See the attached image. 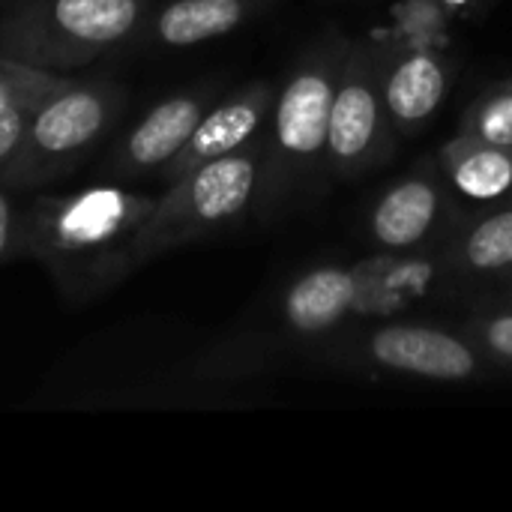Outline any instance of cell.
Returning <instances> with one entry per match:
<instances>
[{"instance_id":"3957f363","label":"cell","mask_w":512,"mask_h":512,"mask_svg":"<svg viewBox=\"0 0 512 512\" xmlns=\"http://www.w3.org/2000/svg\"><path fill=\"white\" fill-rule=\"evenodd\" d=\"M309 357L315 366L345 375L417 378L435 384H474L501 372L459 324L444 327L426 321H351L312 345Z\"/></svg>"},{"instance_id":"6da1fadb","label":"cell","mask_w":512,"mask_h":512,"mask_svg":"<svg viewBox=\"0 0 512 512\" xmlns=\"http://www.w3.org/2000/svg\"><path fill=\"white\" fill-rule=\"evenodd\" d=\"M156 204L159 195L120 186L39 195L21 216V255L45 267L66 303H90L138 267V234Z\"/></svg>"},{"instance_id":"7a4b0ae2","label":"cell","mask_w":512,"mask_h":512,"mask_svg":"<svg viewBox=\"0 0 512 512\" xmlns=\"http://www.w3.org/2000/svg\"><path fill=\"white\" fill-rule=\"evenodd\" d=\"M345 36L330 33L312 42L279 84L276 105L264 126V165L258 183L255 216L276 219L306 186L327 171V129L336 72Z\"/></svg>"},{"instance_id":"8fae6325","label":"cell","mask_w":512,"mask_h":512,"mask_svg":"<svg viewBox=\"0 0 512 512\" xmlns=\"http://www.w3.org/2000/svg\"><path fill=\"white\" fill-rule=\"evenodd\" d=\"M213 105V87H189L162 102H156L132 132L117 144L108 159V171L117 177H159V171L183 150L207 108Z\"/></svg>"},{"instance_id":"7c38bea8","label":"cell","mask_w":512,"mask_h":512,"mask_svg":"<svg viewBox=\"0 0 512 512\" xmlns=\"http://www.w3.org/2000/svg\"><path fill=\"white\" fill-rule=\"evenodd\" d=\"M453 66L441 51L405 48L381 54V93L396 135L414 138L426 132L432 117L447 102Z\"/></svg>"},{"instance_id":"44dd1931","label":"cell","mask_w":512,"mask_h":512,"mask_svg":"<svg viewBox=\"0 0 512 512\" xmlns=\"http://www.w3.org/2000/svg\"><path fill=\"white\" fill-rule=\"evenodd\" d=\"M474 309H512V267L474 288Z\"/></svg>"},{"instance_id":"9c48e42d","label":"cell","mask_w":512,"mask_h":512,"mask_svg":"<svg viewBox=\"0 0 512 512\" xmlns=\"http://www.w3.org/2000/svg\"><path fill=\"white\" fill-rule=\"evenodd\" d=\"M369 288V276L363 267L351 264H318L297 273L276 297V324L288 345H318L336 330L348 327L363 294Z\"/></svg>"},{"instance_id":"277c9868","label":"cell","mask_w":512,"mask_h":512,"mask_svg":"<svg viewBox=\"0 0 512 512\" xmlns=\"http://www.w3.org/2000/svg\"><path fill=\"white\" fill-rule=\"evenodd\" d=\"M261 165L264 132L243 150L207 162L186 177L168 183L153 216L138 234V267L186 243H198L237 228L246 216H252L258 201Z\"/></svg>"},{"instance_id":"d6986e66","label":"cell","mask_w":512,"mask_h":512,"mask_svg":"<svg viewBox=\"0 0 512 512\" xmlns=\"http://www.w3.org/2000/svg\"><path fill=\"white\" fill-rule=\"evenodd\" d=\"M57 93V90H54ZM51 96V93H48ZM48 96H12L0 102V168L3 162L12 156V150L18 147L30 117L36 114V108L48 99Z\"/></svg>"},{"instance_id":"2e32d148","label":"cell","mask_w":512,"mask_h":512,"mask_svg":"<svg viewBox=\"0 0 512 512\" xmlns=\"http://www.w3.org/2000/svg\"><path fill=\"white\" fill-rule=\"evenodd\" d=\"M459 132L489 141V144L512 147V78L486 87L465 108V114L459 120Z\"/></svg>"},{"instance_id":"ffe728a7","label":"cell","mask_w":512,"mask_h":512,"mask_svg":"<svg viewBox=\"0 0 512 512\" xmlns=\"http://www.w3.org/2000/svg\"><path fill=\"white\" fill-rule=\"evenodd\" d=\"M21 216L24 210L6 192V186H0V264L21 255Z\"/></svg>"},{"instance_id":"30bf717a","label":"cell","mask_w":512,"mask_h":512,"mask_svg":"<svg viewBox=\"0 0 512 512\" xmlns=\"http://www.w3.org/2000/svg\"><path fill=\"white\" fill-rule=\"evenodd\" d=\"M276 93H279V84L261 78L213 102L207 114L201 117V123L195 126V132L189 135V141L183 144V150L159 171V180H165L168 186L186 177L189 171L207 162H216L222 156H231L243 150L246 144H252L270 120Z\"/></svg>"},{"instance_id":"52a82bcc","label":"cell","mask_w":512,"mask_h":512,"mask_svg":"<svg viewBox=\"0 0 512 512\" xmlns=\"http://www.w3.org/2000/svg\"><path fill=\"white\" fill-rule=\"evenodd\" d=\"M393 147L396 129L381 93V51L366 39H348L330 102L327 174L357 180L384 165Z\"/></svg>"},{"instance_id":"5bb4252c","label":"cell","mask_w":512,"mask_h":512,"mask_svg":"<svg viewBox=\"0 0 512 512\" xmlns=\"http://www.w3.org/2000/svg\"><path fill=\"white\" fill-rule=\"evenodd\" d=\"M438 162L465 213L512 201V147L507 144L456 132L441 147Z\"/></svg>"},{"instance_id":"4fadbf2b","label":"cell","mask_w":512,"mask_h":512,"mask_svg":"<svg viewBox=\"0 0 512 512\" xmlns=\"http://www.w3.org/2000/svg\"><path fill=\"white\" fill-rule=\"evenodd\" d=\"M438 273L459 285L477 288L512 267V201L471 210L435 249Z\"/></svg>"},{"instance_id":"ac0fdd59","label":"cell","mask_w":512,"mask_h":512,"mask_svg":"<svg viewBox=\"0 0 512 512\" xmlns=\"http://www.w3.org/2000/svg\"><path fill=\"white\" fill-rule=\"evenodd\" d=\"M72 78L48 69H36L9 57H0V102L12 96H48L60 87H66Z\"/></svg>"},{"instance_id":"5b68a950","label":"cell","mask_w":512,"mask_h":512,"mask_svg":"<svg viewBox=\"0 0 512 512\" xmlns=\"http://www.w3.org/2000/svg\"><path fill=\"white\" fill-rule=\"evenodd\" d=\"M147 0H18L0 21V57L69 72L126 42Z\"/></svg>"},{"instance_id":"e0dca14e","label":"cell","mask_w":512,"mask_h":512,"mask_svg":"<svg viewBox=\"0 0 512 512\" xmlns=\"http://www.w3.org/2000/svg\"><path fill=\"white\" fill-rule=\"evenodd\" d=\"M459 327L501 372H512V309H471Z\"/></svg>"},{"instance_id":"9a60e30c","label":"cell","mask_w":512,"mask_h":512,"mask_svg":"<svg viewBox=\"0 0 512 512\" xmlns=\"http://www.w3.org/2000/svg\"><path fill=\"white\" fill-rule=\"evenodd\" d=\"M261 6L264 0H171L156 12L150 36L165 48L201 45L234 33Z\"/></svg>"},{"instance_id":"8992f818","label":"cell","mask_w":512,"mask_h":512,"mask_svg":"<svg viewBox=\"0 0 512 512\" xmlns=\"http://www.w3.org/2000/svg\"><path fill=\"white\" fill-rule=\"evenodd\" d=\"M120 105V87L72 78L36 108L18 147L0 168V186L33 189L66 174L108 132Z\"/></svg>"},{"instance_id":"ba28073f","label":"cell","mask_w":512,"mask_h":512,"mask_svg":"<svg viewBox=\"0 0 512 512\" xmlns=\"http://www.w3.org/2000/svg\"><path fill=\"white\" fill-rule=\"evenodd\" d=\"M462 216L465 207L456 201L438 156H426L375 198L366 234L381 255H420L435 252Z\"/></svg>"}]
</instances>
